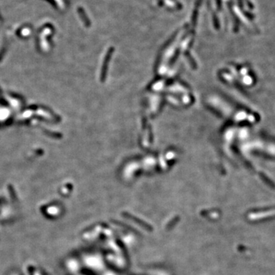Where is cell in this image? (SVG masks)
Wrapping results in <instances>:
<instances>
[{
  "mask_svg": "<svg viewBox=\"0 0 275 275\" xmlns=\"http://www.w3.org/2000/svg\"><path fill=\"white\" fill-rule=\"evenodd\" d=\"M275 215V209H271L268 211H264V212H253L250 213L249 215V218L251 220H256L261 219V218H267V217H270Z\"/></svg>",
  "mask_w": 275,
  "mask_h": 275,
  "instance_id": "1",
  "label": "cell"
}]
</instances>
